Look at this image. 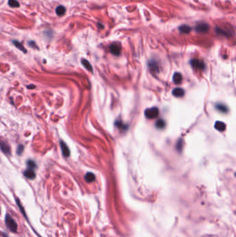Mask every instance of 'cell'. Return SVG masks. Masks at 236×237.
I'll list each match as a JSON object with an SVG mask.
<instances>
[{
    "instance_id": "obj_15",
    "label": "cell",
    "mask_w": 236,
    "mask_h": 237,
    "mask_svg": "<svg viewBox=\"0 0 236 237\" xmlns=\"http://www.w3.org/2000/svg\"><path fill=\"white\" fill-rule=\"evenodd\" d=\"M13 44L15 46V47H17V49H19V50L22 51V52L25 53L27 52V49H26L25 47H24V46L22 45V44H21L20 43H19V41H17V40H13Z\"/></svg>"
},
{
    "instance_id": "obj_4",
    "label": "cell",
    "mask_w": 236,
    "mask_h": 237,
    "mask_svg": "<svg viewBox=\"0 0 236 237\" xmlns=\"http://www.w3.org/2000/svg\"><path fill=\"white\" fill-rule=\"evenodd\" d=\"M110 52L114 55H119L121 52V46L118 43H114L110 46Z\"/></svg>"
},
{
    "instance_id": "obj_19",
    "label": "cell",
    "mask_w": 236,
    "mask_h": 237,
    "mask_svg": "<svg viewBox=\"0 0 236 237\" xmlns=\"http://www.w3.org/2000/svg\"><path fill=\"white\" fill-rule=\"evenodd\" d=\"M16 202H17V206L19 207V210H20V212H21L22 214H23V216H24L26 218H27V214H26V212H25V210H24V208L23 207V206H22V205L21 202H20V201H19V200L18 198H16Z\"/></svg>"
},
{
    "instance_id": "obj_7",
    "label": "cell",
    "mask_w": 236,
    "mask_h": 237,
    "mask_svg": "<svg viewBox=\"0 0 236 237\" xmlns=\"http://www.w3.org/2000/svg\"><path fill=\"white\" fill-rule=\"evenodd\" d=\"M61 151H62L63 156L65 157H68L70 155V150H69V147L67 146L66 143L64 142L63 141H60V142Z\"/></svg>"
},
{
    "instance_id": "obj_10",
    "label": "cell",
    "mask_w": 236,
    "mask_h": 237,
    "mask_svg": "<svg viewBox=\"0 0 236 237\" xmlns=\"http://www.w3.org/2000/svg\"><path fill=\"white\" fill-rule=\"evenodd\" d=\"M184 90L180 87H176L172 90V94L176 97H182L184 95Z\"/></svg>"
},
{
    "instance_id": "obj_22",
    "label": "cell",
    "mask_w": 236,
    "mask_h": 237,
    "mask_svg": "<svg viewBox=\"0 0 236 237\" xmlns=\"http://www.w3.org/2000/svg\"><path fill=\"white\" fill-rule=\"evenodd\" d=\"M27 166H28V168L29 169H34L36 168V164H35V162H34L33 160H29L27 161Z\"/></svg>"
},
{
    "instance_id": "obj_24",
    "label": "cell",
    "mask_w": 236,
    "mask_h": 237,
    "mask_svg": "<svg viewBox=\"0 0 236 237\" xmlns=\"http://www.w3.org/2000/svg\"><path fill=\"white\" fill-rule=\"evenodd\" d=\"M28 45H29V47H31V48L39 49V47H37V45H36V43H35L34 41H29V43H28Z\"/></svg>"
},
{
    "instance_id": "obj_9",
    "label": "cell",
    "mask_w": 236,
    "mask_h": 237,
    "mask_svg": "<svg viewBox=\"0 0 236 237\" xmlns=\"http://www.w3.org/2000/svg\"><path fill=\"white\" fill-rule=\"evenodd\" d=\"M215 128L220 132H223L226 129V124L222 121H216L215 124Z\"/></svg>"
},
{
    "instance_id": "obj_6",
    "label": "cell",
    "mask_w": 236,
    "mask_h": 237,
    "mask_svg": "<svg viewBox=\"0 0 236 237\" xmlns=\"http://www.w3.org/2000/svg\"><path fill=\"white\" fill-rule=\"evenodd\" d=\"M0 150L2 151V152L6 155H10L11 153V147H10L9 144H8L6 141H5L0 140Z\"/></svg>"
},
{
    "instance_id": "obj_27",
    "label": "cell",
    "mask_w": 236,
    "mask_h": 237,
    "mask_svg": "<svg viewBox=\"0 0 236 237\" xmlns=\"http://www.w3.org/2000/svg\"><path fill=\"white\" fill-rule=\"evenodd\" d=\"M0 214H1V209H0Z\"/></svg>"
},
{
    "instance_id": "obj_13",
    "label": "cell",
    "mask_w": 236,
    "mask_h": 237,
    "mask_svg": "<svg viewBox=\"0 0 236 237\" xmlns=\"http://www.w3.org/2000/svg\"><path fill=\"white\" fill-rule=\"evenodd\" d=\"M215 108L217 109V110L220 111V112L226 113L229 111V109L227 105H225V104H222V103H217V104L215 105Z\"/></svg>"
},
{
    "instance_id": "obj_21",
    "label": "cell",
    "mask_w": 236,
    "mask_h": 237,
    "mask_svg": "<svg viewBox=\"0 0 236 237\" xmlns=\"http://www.w3.org/2000/svg\"><path fill=\"white\" fill-rule=\"evenodd\" d=\"M9 5L11 8L19 7V3L17 1V0H9Z\"/></svg>"
},
{
    "instance_id": "obj_2",
    "label": "cell",
    "mask_w": 236,
    "mask_h": 237,
    "mask_svg": "<svg viewBox=\"0 0 236 237\" xmlns=\"http://www.w3.org/2000/svg\"><path fill=\"white\" fill-rule=\"evenodd\" d=\"M145 116L149 119L156 118L159 116V109L156 107L146 109L145 110Z\"/></svg>"
},
{
    "instance_id": "obj_16",
    "label": "cell",
    "mask_w": 236,
    "mask_h": 237,
    "mask_svg": "<svg viewBox=\"0 0 236 237\" xmlns=\"http://www.w3.org/2000/svg\"><path fill=\"white\" fill-rule=\"evenodd\" d=\"M173 81L176 84H179L182 81V76L180 73L176 72L173 76Z\"/></svg>"
},
{
    "instance_id": "obj_3",
    "label": "cell",
    "mask_w": 236,
    "mask_h": 237,
    "mask_svg": "<svg viewBox=\"0 0 236 237\" xmlns=\"http://www.w3.org/2000/svg\"><path fill=\"white\" fill-rule=\"evenodd\" d=\"M195 29L197 33H207L209 31V25L206 22H199L196 24Z\"/></svg>"
},
{
    "instance_id": "obj_23",
    "label": "cell",
    "mask_w": 236,
    "mask_h": 237,
    "mask_svg": "<svg viewBox=\"0 0 236 237\" xmlns=\"http://www.w3.org/2000/svg\"><path fill=\"white\" fill-rule=\"evenodd\" d=\"M24 147L23 145H19L18 146H17V154L18 155H21L22 154L23 151H24Z\"/></svg>"
},
{
    "instance_id": "obj_1",
    "label": "cell",
    "mask_w": 236,
    "mask_h": 237,
    "mask_svg": "<svg viewBox=\"0 0 236 237\" xmlns=\"http://www.w3.org/2000/svg\"><path fill=\"white\" fill-rule=\"evenodd\" d=\"M5 224L8 228L12 232L16 233L17 231V224L15 220L12 218L11 215L9 214H6L5 216Z\"/></svg>"
},
{
    "instance_id": "obj_17",
    "label": "cell",
    "mask_w": 236,
    "mask_h": 237,
    "mask_svg": "<svg viewBox=\"0 0 236 237\" xmlns=\"http://www.w3.org/2000/svg\"><path fill=\"white\" fill-rule=\"evenodd\" d=\"M81 63H82V64L83 66H84L85 68H86L87 70L91 71V72H92L93 71V69H92V66L91 65V64L90 63V62L88 61H87L86 59H82V61H81Z\"/></svg>"
},
{
    "instance_id": "obj_14",
    "label": "cell",
    "mask_w": 236,
    "mask_h": 237,
    "mask_svg": "<svg viewBox=\"0 0 236 237\" xmlns=\"http://www.w3.org/2000/svg\"><path fill=\"white\" fill-rule=\"evenodd\" d=\"M191 30V27L186 24H183L179 27V31L181 33H189Z\"/></svg>"
},
{
    "instance_id": "obj_25",
    "label": "cell",
    "mask_w": 236,
    "mask_h": 237,
    "mask_svg": "<svg viewBox=\"0 0 236 237\" xmlns=\"http://www.w3.org/2000/svg\"><path fill=\"white\" fill-rule=\"evenodd\" d=\"M35 87V86L33 85H28L27 86V88H29V89H34Z\"/></svg>"
},
{
    "instance_id": "obj_11",
    "label": "cell",
    "mask_w": 236,
    "mask_h": 237,
    "mask_svg": "<svg viewBox=\"0 0 236 237\" xmlns=\"http://www.w3.org/2000/svg\"><path fill=\"white\" fill-rule=\"evenodd\" d=\"M55 13L58 16H62L63 15H65V13H66V8H65L64 6L60 5L58 6H57L56 9H55Z\"/></svg>"
},
{
    "instance_id": "obj_20",
    "label": "cell",
    "mask_w": 236,
    "mask_h": 237,
    "mask_svg": "<svg viewBox=\"0 0 236 237\" xmlns=\"http://www.w3.org/2000/svg\"><path fill=\"white\" fill-rule=\"evenodd\" d=\"M156 127L159 129H163L165 127V121L163 119H159L156 122Z\"/></svg>"
},
{
    "instance_id": "obj_26",
    "label": "cell",
    "mask_w": 236,
    "mask_h": 237,
    "mask_svg": "<svg viewBox=\"0 0 236 237\" xmlns=\"http://www.w3.org/2000/svg\"><path fill=\"white\" fill-rule=\"evenodd\" d=\"M98 28H100V29H103V28H104V26H103L102 24H100V23H98Z\"/></svg>"
},
{
    "instance_id": "obj_18",
    "label": "cell",
    "mask_w": 236,
    "mask_h": 237,
    "mask_svg": "<svg viewBox=\"0 0 236 237\" xmlns=\"http://www.w3.org/2000/svg\"><path fill=\"white\" fill-rule=\"evenodd\" d=\"M149 67L150 71H153V72H154V71H158L157 64H156V62H154V61L150 62Z\"/></svg>"
},
{
    "instance_id": "obj_8",
    "label": "cell",
    "mask_w": 236,
    "mask_h": 237,
    "mask_svg": "<svg viewBox=\"0 0 236 237\" xmlns=\"http://www.w3.org/2000/svg\"><path fill=\"white\" fill-rule=\"evenodd\" d=\"M24 176L28 179L33 180V179H34L35 178V173L33 169H28L24 172Z\"/></svg>"
},
{
    "instance_id": "obj_12",
    "label": "cell",
    "mask_w": 236,
    "mask_h": 237,
    "mask_svg": "<svg viewBox=\"0 0 236 237\" xmlns=\"http://www.w3.org/2000/svg\"><path fill=\"white\" fill-rule=\"evenodd\" d=\"M85 180H86L87 182H92L96 180V176L93 173L89 172L87 173L85 176Z\"/></svg>"
},
{
    "instance_id": "obj_5",
    "label": "cell",
    "mask_w": 236,
    "mask_h": 237,
    "mask_svg": "<svg viewBox=\"0 0 236 237\" xmlns=\"http://www.w3.org/2000/svg\"><path fill=\"white\" fill-rule=\"evenodd\" d=\"M190 65L194 69H204L205 68V64L202 61L199 59H193L190 61Z\"/></svg>"
}]
</instances>
